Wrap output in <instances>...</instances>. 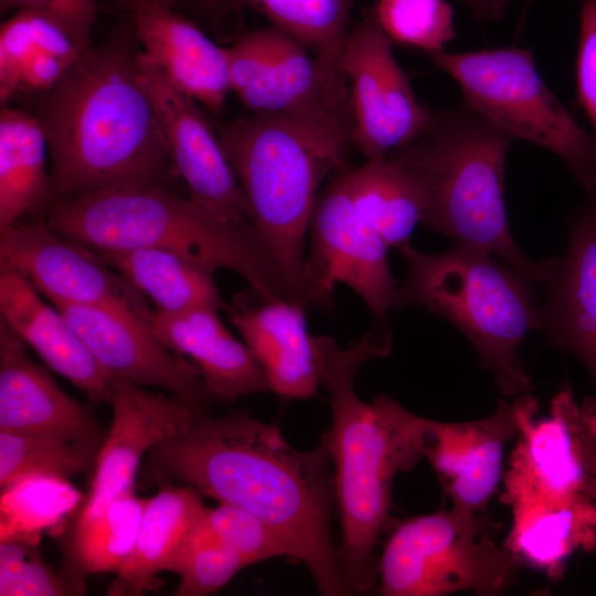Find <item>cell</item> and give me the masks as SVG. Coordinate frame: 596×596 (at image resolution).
<instances>
[{
    "mask_svg": "<svg viewBox=\"0 0 596 596\" xmlns=\"http://www.w3.org/2000/svg\"><path fill=\"white\" fill-rule=\"evenodd\" d=\"M146 468L156 482L187 486L258 515L291 545L320 595H351L332 539L334 477L322 441L298 450L276 425L243 411L219 417L205 411L152 447Z\"/></svg>",
    "mask_w": 596,
    "mask_h": 596,
    "instance_id": "cell-1",
    "label": "cell"
},
{
    "mask_svg": "<svg viewBox=\"0 0 596 596\" xmlns=\"http://www.w3.org/2000/svg\"><path fill=\"white\" fill-rule=\"evenodd\" d=\"M137 42L128 19L44 93L36 118L56 200L116 188H168L177 178L138 76Z\"/></svg>",
    "mask_w": 596,
    "mask_h": 596,
    "instance_id": "cell-2",
    "label": "cell"
},
{
    "mask_svg": "<svg viewBox=\"0 0 596 596\" xmlns=\"http://www.w3.org/2000/svg\"><path fill=\"white\" fill-rule=\"evenodd\" d=\"M318 345L320 385L331 407V425L321 441L333 466L341 525L339 563L351 595L370 594L376 590L375 547L390 523L394 479L424 457L430 419L386 394L365 403L355 393L360 366L390 354L389 328L372 326L348 348L318 336Z\"/></svg>",
    "mask_w": 596,
    "mask_h": 596,
    "instance_id": "cell-3",
    "label": "cell"
},
{
    "mask_svg": "<svg viewBox=\"0 0 596 596\" xmlns=\"http://www.w3.org/2000/svg\"><path fill=\"white\" fill-rule=\"evenodd\" d=\"M525 415L504 469V544L549 579L576 553L596 550V397L577 401L564 383L549 412Z\"/></svg>",
    "mask_w": 596,
    "mask_h": 596,
    "instance_id": "cell-4",
    "label": "cell"
},
{
    "mask_svg": "<svg viewBox=\"0 0 596 596\" xmlns=\"http://www.w3.org/2000/svg\"><path fill=\"white\" fill-rule=\"evenodd\" d=\"M253 226L289 299L298 301L310 216L331 175L344 171L353 123L249 113L217 132Z\"/></svg>",
    "mask_w": 596,
    "mask_h": 596,
    "instance_id": "cell-5",
    "label": "cell"
},
{
    "mask_svg": "<svg viewBox=\"0 0 596 596\" xmlns=\"http://www.w3.org/2000/svg\"><path fill=\"white\" fill-rule=\"evenodd\" d=\"M513 138L462 102L432 110L426 128L391 157L423 184L427 211L423 224L489 255H496L530 281L542 283L545 259L518 247L504 204V168Z\"/></svg>",
    "mask_w": 596,
    "mask_h": 596,
    "instance_id": "cell-6",
    "label": "cell"
},
{
    "mask_svg": "<svg viewBox=\"0 0 596 596\" xmlns=\"http://www.w3.org/2000/svg\"><path fill=\"white\" fill-rule=\"evenodd\" d=\"M58 234L92 248L155 247L226 268L266 297L288 298L252 222L222 220L160 185L58 199L45 215Z\"/></svg>",
    "mask_w": 596,
    "mask_h": 596,
    "instance_id": "cell-7",
    "label": "cell"
},
{
    "mask_svg": "<svg viewBox=\"0 0 596 596\" xmlns=\"http://www.w3.org/2000/svg\"><path fill=\"white\" fill-rule=\"evenodd\" d=\"M396 249L407 274L394 308L417 306L445 318L472 344L502 395L528 394L532 380L519 351L531 330L542 331L531 281L507 263L458 243L437 254L419 252L411 242Z\"/></svg>",
    "mask_w": 596,
    "mask_h": 596,
    "instance_id": "cell-8",
    "label": "cell"
},
{
    "mask_svg": "<svg viewBox=\"0 0 596 596\" xmlns=\"http://www.w3.org/2000/svg\"><path fill=\"white\" fill-rule=\"evenodd\" d=\"M426 56L459 85L464 102L509 134L557 155L585 191L596 188V136L543 82L531 51L505 46Z\"/></svg>",
    "mask_w": 596,
    "mask_h": 596,
    "instance_id": "cell-9",
    "label": "cell"
},
{
    "mask_svg": "<svg viewBox=\"0 0 596 596\" xmlns=\"http://www.w3.org/2000/svg\"><path fill=\"white\" fill-rule=\"evenodd\" d=\"M486 513L456 507L412 517L390 534L377 560L384 596L502 594L521 561L493 538Z\"/></svg>",
    "mask_w": 596,
    "mask_h": 596,
    "instance_id": "cell-10",
    "label": "cell"
},
{
    "mask_svg": "<svg viewBox=\"0 0 596 596\" xmlns=\"http://www.w3.org/2000/svg\"><path fill=\"white\" fill-rule=\"evenodd\" d=\"M344 171L315 203L298 301L306 308L330 307L336 286L344 284L369 307L373 324L387 326L398 287L389 266L390 247L352 202Z\"/></svg>",
    "mask_w": 596,
    "mask_h": 596,
    "instance_id": "cell-11",
    "label": "cell"
},
{
    "mask_svg": "<svg viewBox=\"0 0 596 596\" xmlns=\"http://www.w3.org/2000/svg\"><path fill=\"white\" fill-rule=\"evenodd\" d=\"M231 91L257 114L333 117L353 123L340 71L275 26L242 33L225 47Z\"/></svg>",
    "mask_w": 596,
    "mask_h": 596,
    "instance_id": "cell-12",
    "label": "cell"
},
{
    "mask_svg": "<svg viewBox=\"0 0 596 596\" xmlns=\"http://www.w3.org/2000/svg\"><path fill=\"white\" fill-rule=\"evenodd\" d=\"M392 45L370 12L350 28L340 55L350 91L353 142L366 158L386 157L411 142L432 117Z\"/></svg>",
    "mask_w": 596,
    "mask_h": 596,
    "instance_id": "cell-13",
    "label": "cell"
},
{
    "mask_svg": "<svg viewBox=\"0 0 596 596\" xmlns=\"http://www.w3.org/2000/svg\"><path fill=\"white\" fill-rule=\"evenodd\" d=\"M137 71L175 175L188 185L190 198L222 220L252 222L244 192L198 102L180 91L142 50L137 54Z\"/></svg>",
    "mask_w": 596,
    "mask_h": 596,
    "instance_id": "cell-14",
    "label": "cell"
},
{
    "mask_svg": "<svg viewBox=\"0 0 596 596\" xmlns=\"http://www.w3.org/2000/svg\"><path fill=\"white\" fill-rule=\"evenodd\" d=\"M0 268L23 275L53 305H111L148 318L146 296L93 248L65 237L45 217L0 230Z\"/></svg>",
    "mask_w": 596,
    "mask_h": 596,
    "instance_id": "cell-15",
    "label": "cell"
},
{
    "mask_svg": "<svg viewBox=\"0 0 596 596\" xmlns=\"http://www.w3.org/2000/svg\"><path fill=\"white\" fill-rule=\"evenodd\" d=\"M113 421L98 449L87 497L73 526L96 518L114 499L134 490L139 464L157 444L187 429L210 407L153 393L113 377Z\"/></svg>",
    "mask_w": 596,
    "mask_h": 596,
    "instance_id": "cell-16",
    "label": "cell"
},
{
    "mask_svg": "<svg viewBox=\"0 0 596 596\" xmlns=\"http://www.w3.org/2000/svg\"><path fill=\"white\" fill-rule=\"evenodd\" d=\"M53 306L113 377L160 387L199 406L210 407L215 401L198 368L167 348L151 330L148 318L121 306Z\"/></svg>",
    "mask_w": 596,
    "mask_h": 596,
    "instance_id": "cell-17",
    "label": "cell"
},
{
    "mask_svg": "<svg viewBox=\"0 0 596 596\" xmlns=\"http://www.w3.org/2000/svg\"><path fill=\"white\" fill-rule=\"evenodd\" d=\"M536 404V398L528 393L512 402L499 398L494 412L480 419L429 421L424 457L435 470L451 507L487 512L488 502L503 478L504 448Z\"/></svg>",
    "mask_w": 596,
    "mask_h": 596,
    "instance_id": "cell-18",
    "label": "cell"
},
{
    "mask_svg": "<svg viewBox=\"0 0 596 596\" xmlns=\"http://www.w3.org/2000/svg\"><path fill=\"white\" fill-rule=\"evenodd\" d=\"M541 284L547 344L577 356L596 384V188L571 221L565 255L545 259Z\"/></svg>",
    "mask_w": 596,
    "mask_h": 596,
    "instance_id": "cell-19",
    "label": "cell"
},
{
    "mask_svg": "<svg viewBox=\"0 0 596 596\" xmlns=\"http://www.w3.org/2000/svg\"><path fill=\"white\" fill-rule=\"evenodd\" d=\"M306 307L249 288L228 305L231 322L260 363L270 392L285 400L312 397L320 385L318 336L309 334Z\"/></svg>",
    "mask_w": 596,
    "mask_h": 596,
    "instance_id": "cell-20",
    "label": "cell"
},
{
    "mask_svg": "<svg viewBox=\"0 0 596 596\" xmlns=\"http://www.w3.org/2000/svg\"><path fill=\"white\" fill-rule=\"evenodd\" d=\"M174 3L145 0L128 13L138 43L180 91L217 114L232 92L226 50Z\"/></svg>",
    "mask_w": 596,
    "mask_h": 596,
    "instance_id": "cell-21",
    "label": "cell"
},
{
    "mask_svg": "<svg viewBox=\"0 0 596 596\" xmlns=\"http://www.w3.org/2000/svg\"><path fill=\"white\" fill-rule=\"evenodd\" d=\"M0 429L40 430L102 443L97 419L65 393L0 317Z\"/></svg>",
    "mask_w": 596,
    "mask_h": 596,
    "instance_id": "cell-22",
    "label": "cell"
},
{
    "mask_svg": "<svg viewBox=\"0 0 596 596\" xmlns=\"http://www.w3.org/2000/svg\"><path fill=\"white\" fill-rule=\"evenodd\" d=\"M211 307L181 312L152 310L148 323L171 351L188 356L198 368L215 401L268 392L265 372L247 344L223 324Z\"/></svg>",
    "mask_w": 596,
    "mask_h": 596,
    "instance_id": "cell-23",
    "label": "cell"
},
{
    "mask_svg": "<svg viewBox=\"0 0 596 596\" xmlns=\"http://www.w3.org/2000/svg\"><path fill=\"white\" fill-rule=\"evenodd\" d=\"M1 318L45 364L91 401L109 403L113 376L98 363L63 313L49 306L21 274L0 268Z\"/></svg>",
    "mask_w": 596,
    "mask_h": 596,
    "instance_id": "cell-24",
    "label": "cell"
},
{
    "mask_svg": "<svg viewBox=\"0 0 596 596\" xmlns=\"http://www.w3.org/2000/svg\"><path fill=\"white\" fill-rule=\"evenodd\" d=\"M146 499L134 549L110 586L111 595H141L171 566L199 524L205 505L193 489L167 481Z\"/></svg>",
    "mask_w": 596,
    "mask_h": 596,
    "instance_id": "cell-25",
    "label": "cell"
},
{
    "mask_svg": "<svg viewBox=\"0 0 596 596\" xmlns=\"http://www.w3.org/2000/svg\"><path fill=\"white\" fill-rule=\"evenodd\" d=\"M92 248V247H91ZM164 312L211 307L226 310L214 268L181 254L155 247L93 248Z\"/></svg>",
    "mask_w": 596,
    "mask_h": 596,
    "instance_id": "cell-26",
    "label": "cell"
},
{
    "mask_svg": "<svg viewBox=\"0 0 596 596\" xmlns=\"http://www.w3.org/2000/svg\"><path fill=\"white\" fill-rule=\"evenodd\" d=\"M44 130L36 117L8 105L0 111V230L56 201Z\"/></svg>",
    "mask_w": 596,
    "mask_h": 596,
    "instance_id": "cell-27",
    "label": "cell"
},
{
    "mask_svg": "<svg viewBox=\"0 0 596 596\" xmlns=\"http://www.w3.org/2000/svg\"><path fill=\"white\" fill-rule=\"evenodd\" d=\"M343 177L355 207L390 248L409 242L427 211L425 189L412 171L386 156L368 158Z\"/></svg>",
    "mask_w": 596,
    "mask_h": 596,
    "instance_id": "cell-28",
    "label": "cell"
},
{
    "mask_svg": "<svg viewBox=\"0 0 596 596\" xmlns=\"http://www.w3.org/2000/svg\"><path fill=\"white\" fill-rule=\"evenodd\" d=\"M145 502L134 490L125 492L89 522L73 526L63 573L84 588L89 575L116 574L134 549Z\"/></svg>",
    "mask_w": 596,
    "mask_h": 596,
    "instance_id": "cell-29",
    "label": "cell"
},
{
    "mask_svg": "<svg viewBox=\"0 0 596 596\" xmlns=\"http://www.w3.org/2000/svg\"><path fill=\"white\" fill-rule=\"evenodd\" d=\"M84 498L66 478L28 473L1 488L0 541L19 539L40 544Z\"/></svg>",
    "mask_w": 596,
    "mask_h": 596,
    "instance_id": "cell-30",
    "label": "cell"
},
{
    "mask_svg": "<svg viewBox=\"0 0 596 596\" xmlns=\"http://www.w3.org/2000/svg\"><path fill=\"white\" fill-rule=\"evenodd\" d=\"M234 1L242 11L251 9L258 12L272 26L294 36L318 57L339 66L356 0Z\"/></svg>",
    "mask_w": 596,
    "mask_h": 596,
    "instance_id": "cell-31",
    "label": "cell"
},
{
    "mask_svg": "<svg viewBox=\"0 0 596 596\" xmlns=\"http://www.w3.org/2000/svg\"><path fill=\"white\" fill-rule=\"evenodd\" d=\"M100 444L47 432L0 429V488L28 473L77 476L94 466Z\"/></svg>",
    "mask_w": 596,
    "mask_h": 596,
    "instance_id": "cell-32",
    "label": "cell"
},
{
    "mask_svg": "<svg viewBox=\"0 0 596 596\" xmlns=\"http://www.w3.org/2000/svg\"><path fill=\"white\" fill-rule=\"evenodd\" d=\"M92 45H85L60 23L43 14L17 11L0 28L1 106L8 105L17 94L21 67L31 56L49 52L75 62Z\"/></svg>",
    "mask_w": 596,
    "mask_h": 596,
    "instance_id": "cell-33",
    "label": "cell"
},
{
    "mask_svg": "<svg viewBox=\"0 0 596 596\" xmlns=\"http://www.w3.org/2000/svg\"><path fill=\"white\" fill-rule=\"evenodd\" d=\"M373 14L393 43L425 54L443 51L455 38L454 10L446 0H377Z\"/></svg>",
    "mask_w": 596,
    "mask_h": 596,
    "instance_id": "cell-34",
    "label": "cell"
},
{
    "mask_svg": "<svg viewBox=\"0 0 596 596\" xmlns=\"http://www.w3.org/2000/svg\"><path fill=\"white\" fill-rule=\"evenodd\" d=\"M246 566L248 563L243 557L207 531L201 518L170 568L180 578L174 595L211 594Z\"/></svg>",
    "mask_w": 596,
    "mask_h": 596,
    "instance_id": "cell-35",
    "label": "cell"
},
{
    "mask_svg": "<svg viewBox=\"0 0 596 596\" xmlns=\"http://www.w3.org/2000/svg\"><path fill=\"white\" fill-rule=\"evenodd\" d=\"M202 522L222 544L248 565L274 557L297 560L291 545L258 515L236 505L205 507Z\"/></svg>",
    "mask_w": 596,
    "mask_h": 596,
    "instance_id": "cell-36",
    "label": "cell"
},
{
    "mask_svg": "<svg viewBox=\"0 0 596 596\" xmlns=\"http://www.w3.org/2000/svg\"><path fill=\"white\" fill-rule=\"evenodd\" d=\"M40 544L0 541V596L83 595L85 588L44 560Z\"/></svg>",
    "mask_w": 596,
    "mask_h": 596,
    "instance_id": "cell-37",
    "label": "cell"
},
{
    "mask_svg": "<svg viewBox=\"0 0 596 596\" xmlns=\"http://www.w3.org/2000/svg\"><path fill=\"white\" fill-rule=\"evenodd\" d=\"M575 83L578 103L596 131V0H581Z\"/></svg>",
    "mask_w": 596,
    "mask_h": 596,
    "instance_id": "cell-38",
    "label": "cell"
},
{
    "mask_svg": "<svg viewBox=\"0 0 596 596\" xmlns=\"http://www.w3.org/2000/svg\"><path fill=\"white\" fill-rule=\"evenodd\" d=\"M1 11H32L60 23L85 45H92L91 31L97 14L95 0H0Z\"/></svg>",
    "mask_w": 596,
    "mask_h": 596,
    "instance_id": "cell-39",
    "label": "cell"
},
{
    "mask_svg": "<svg viewBox=\"0 0 596 596\" xmlns=\"http://www.w3.org/2000/svg\"><path fill=\"white\" fill-rule=\"evenodd\" d=\"M177 1V0H175ZM219 36H240L242 10L234 0H178Z\"/></svg>",
    "mask_w": 596,
    "mask_h": 596,
    "instance_id": "cell-40",
    "label": "cell"
},
{
    "mask_svg": "<svg viewBox=\"0 0 596 596\" xmlns=\"http://www.w3.org/2000/svg\"><path fill=\"white\" fill-rule=\"evenodd\" d=\"M472 12L480 22L499 20L505 12L508 6L515 0H460ZM524 1V0H523Z\"/></svg>",
    "mask_w": 596,
    "mask_h": 596,
    "instance_id": "cell-41",
    "label": "cell"
},
{
    "mask_svg": "<svg viewBox=\"0 0 596 596\" xmlns=\"http://www.w3.org/2000/svg\"><path fill=\"white\" fill-rule=\"evenodd\" d=\"M118 8L127 11L128 13L145 0H111Z\"/></svg>",
    "mask_w": 596,
    "mask_h": 596,
    "instance_id": "cell-42",
    "label": "cell"
},
{
    "mask_svg": "<svg viewBox=\"0 0 596 596\" xmlns=\"http://www.w3.org/2000/svg\"><path fill=\"white\" fill-rule=\"evenodd\" d=\"M526 1H533V0H526Z\"/></svg>",
    "mask_w": 596,
    "mask_h": 596,
    "instance_id": "cell-43",
    "label": "cell"
}]
</instances>
